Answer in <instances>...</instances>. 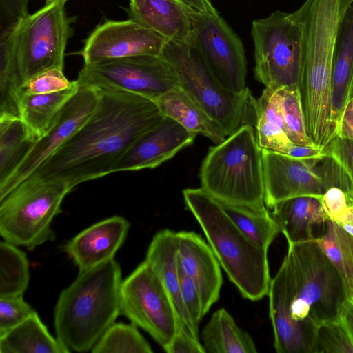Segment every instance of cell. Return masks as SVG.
Listing matches in <instances>:
<instances>
[{"label":"cell","instance_id":"obj_11","mask_svg":"<svg viewBox=\"0 0 353 353\" xmlns=\"http://www.w3.org/2000/svg\"><path fill=\"white\" fill-rule=\"evenodd\" d=\"M119 300L120 314L165 351L178 332L177 319L163 283L145 260L122 281Z\"/></svg>","mask_w":353,"mask_h":353},{"label":"cell","instance_id":"obj_19","mask_svg":"<svg viewBox=\"0 0 353 353\" xmlns=\"http://www.w3.org/2000/svg\"><path fill=\"white\" fill-rule=\"evenodd\" d=\"M130 224L120 216L99 221L71 239L63 250L78 268L84 271L113 259L123 243Z\"/></svg>","mask_w":353,"mask_h":353},{"label":"cell","instance_id":"obj_35","mask_svg":"<svg viewBox=\"0 0 353 353\" xmlns=\"http://www.w3.org/2000/svg\"><path fill=\"white\" fill-rule=\"evenodd\" d=\"M285 132L296 144L316 146L308 136L298 86L281 89Z\"/></svg>","mask_w":353,"mask_h":353},{"label":"cell","instance_id":"obj_29","mask_svg":"<svg viewBox=\"0 0 353 353\" xmlns=\"http://www.w3.org/2000/svg\"><path fill=\"white\" fill-rule=\"evenodd\" d=\"M78 88L77 83L70 89L57 92L19 95L20 119L36 140L46 132Z\"/></svg>","mask_w":353,"mask_h":353},{"label":"cell","instance_id":"obj_15","mask_svg":"<svg viewBox=\"0 0 353 353\" xmlns=\"http://www.w3.org/2000/svg\"><path fill=\"white\" fill-rule=\"evenodd\" d=\"M168 39L135 21L106 20L84 41L85 65L138 55L160 56Z\"/></svg>","mask_w":353,"mask_h":353},{"label":"cell","instance_id":"obj_41","mask_svg":"<svg viewBox=\"0 0 353 353\" xmlns=\"http://www.w3.org/2000/svg\"><path fill=\"white\" fill-rule=\"evenodd\" d=\"M330 220L336 223L346 212L352 202L342 189L331 187L319 199Z\"/></svg>","mask_w":353,"mask_h":353},{"label":"cell","instance_id":"obj_45","mask_svg":"<svg viewBox=\"0 0 353 353\" xmlns=\"http://www.w3.org/2000/svg\"><path fill=\"white\" fill-rule=\"evenodd\" d=\"M336 136L353 141V97L347 101L339 119Z\"/></svg>","mask_w":353,"mask_h":353},{"label":"cell","instance_id":"obj_28","mask_svg":"<svg viewBox=\"0 0 353 353\" xmlns=\"http://www.w3.org/2000/svg\"><path fill=\"white\" fill-rule=\"evenodd\" d=\"M202 345L209 353H255L251 336L241 329L225 309L215 311L201 334Z\"/></svg>","mask_w":353,"mask_h":353},{"label":"cell","instance_id":"obj_40","mask_svg":"<svg viewBox=\"0 0 353 353\" xmlns=\"http://www.w3.org/2000/svg\"><path fill=\"white\" fill-rule=\"evenodd\" d=\"M28 4V0H0V38L29 14Z\"/></svg>","mask_w":353,"mask_h":353},{"label":"cell","instance_id":"obj_13","mask_svg":"<svg viewBox=\"0 0 353 353\" xmlns=\"http://www.w3.org/2000/svg\"><path fill=\"white\" fill-rule=\"evenodd\" d=\"M187 12L193 40L215 77L232 92H248L245 54L239 36L219 12Z\"/></svg>","mask_w":353,"mask_h":353},{"label":"cell","instance_id":"obj_43","mask_svg":"<svg viewBox=\"0 0 353 353\" xmlns=\"http://www.w3.org/2000/svg\"><path fill=\"white\" fill-rule=\"evenodd\" d=\"M168 353H205L201 341H196L181 333H176L165 350Z\"/></svg>","mask_w":353,"mask_h":353},{"label":"cell","instance_id":"obj_2","mask_svg":"<svg viewBox=\"0 0 353 353\" xmlns=\"http://www.w3.org/2000/svg\"><path fill=\"white\" fill-rule=\"evenodd\" d=\"M64 6L45 4L0 38V117H19V92L26 81L51 68L63 70L73 21Z\"/></svg>","mask_w":353,"mask_h":353},{"label":"cell","instance_id":"obj_18","mask_svg":"<svg viewBox=\"0 0 353 353\" xmlns=\"http://www.w3.org/2000/svg\"><path fill=\"white\" fill-rule=\"evenodd\" d=\"M177 236V260L194 283L204 314L219 300L223 277L221 265L210 245L193 231H180Z\"/></svg>","mask_w":353,"mask_h":353},{"label":"cell","instance_id":"obj_33","mask_svg":"<svg viewBox=\"0 0 353 353\" xmlns=\"http://www.w3.org/2000/svg\"><path fill=\"white\" fill-rule=\"evenodd\" d=\"M30 281L24 252L7 241L0 243V297L23 296Z\"/></svg>","mask_w":353,"mask_h":353},{"label":"cell","instance_id":"obj_12","mask_svg":"<svg viewBox=\"0 0 353 353\" xmlns=\"http://www.w3.org/2000/svg\"><path fill=\"white\" fill-rule=\"evenodd\" d=\"M78 85L117 90L151 100L179 87L174 72L160 56L138 55L83 65Z\"/></svg>","mask_w":353,"mask_h":353},{"label":"cell","instance_id":"obj_4","mask_svg":"<svg viewBox=\"0 0 353 353\" xmlns=\"http://www.w3.org/2000/svg\"><path fill=\"white\" fill-rule=\"evenodd\" d=\"M183 196L221 267L241 296L252 301L268 296L272 280L268 250L250 240L203 188H186Z\"/></svg>","mask_w":353,"mask_h":353},{"label":"cell","instance_id":"obj_16","mask_svg":"<svg viewBox=\"0 0 353 353\" xmlns=\"http://www.w3.org/2000/svg\"><path fill=\"white\" fill-rule=\"evenodd\" d=\"M262 149L264 201L272 209L276 203L299 196L320 199L331 188L321 165Z\"/></svg>","mask_w":353,"mask_h":353},{"label":"cell","instance_id":"obj_34","mask_svg":"<svg viewBox=\"0 0 353 353\" xmlns=\"http://www.w3.org/2000/svg\"><path fill=\"white\" fill-rule=\"evenodd\" d=\"M134 324L114 323L91 350L93 353H152L151 346Z\"/></svg>","mask_w":353,"mask_h":353},{"label":"cell","instance_id":"obj_3","mask_svg":"<svg viewBox=\"0 0 353 353\" xmlns=\"http://www.w3.org/2000/svg\"><path fill=\"white\" fill-rule=\"evenodd\" d=\"M121 270L113 259L79 272L54 312L56 337L70 352L91 351L120 314Z\"/></svg>","mask_w":353,"mask_h":353},{"label":"cell","instance_id":"obj_9","mask_svg":"<svg viewBox=\"0 0 353 353\" xmlns=\"http://www.w3.org/2000/svg\"><path fill=\"white\" fill-rule=\"evenodd\" d=\"M72 190L64 181L30 175L0 200L1 237L29 250L53 241L52 222Z\"/></svg>","mask_w":353,"mask_h":353},{"label":"cell","instance_id":"obj_30","mask_svg":"<svg viewBox=\"0 0 353 353\" xmlns=\"http://www.w3.org/2000/svg\"><path fill=\"white\" fill-rule=\"evenodd\" d=\"M35 141L20 118H0V185L18 168Z\"/></svg>","mask_w":353,"mask_h":353},{"label":"cell","instance_id":"obj_32","mask_svg":"<svg viewBox=\"0 0 353 353\" xmlns=\"http://www.w3.org/2000/svg\"><path fill=\"white\" fill-rule=\"evenodd\" d=\"M314 240L339 273L348 299L353 300V236L328 220L324 234Z\"/></svg>","mask_w":353,"mask_h":353},{"label":"cell","instance_id":"obj_49","mask_svg":"<svg viewBox=\"0 0 353 353\" xmlns=\"http://www.w3.org/2000/svg\"><path fill=\"white\" fill-rule=\"evenodd\" d=\"M68 0H46V4H51L54 3H61L65 4Z\"/></svg>","mask_w":353,"mask_h":353},{"label":"cell","instance_id":"obj_51","mask_svg":"<svg viewBox=\"0 0 353 353\" xmlns=\"http://www.w3.org/2000/svg\"><path fill=\"white\" fill-rule=\"evenodd\" d=\"M353 97V78H352V88H351V94L350 98Z\"/></svg>","mask_w":353,"mask_h":353},{"label":"cell","instance_id":"obj_48","mask_svg":"<svg viewBox=\"0 0 353 353\" xmlns=\"http://www.w3.org/2000/svg\"><path fill=\"white\" fill-rule=\"evenodd\" d=\"M351 201V200H350ZM352 202V201H351ZM349 234L353 236V203L350 205L346 212L336 223Z\"/></svg>","mask_w":353,"mask_h":353},{"label":"cell","instance_id":"obj_7","mask_svg":"<svg viewBox=\"0 0 353 353\" xmlns=\"http://www.w3.org/2000/svg\"><path fill=\"white\" fill-rule=\"evenodd\" d=\"M201 188L221 203L266 206L262 149L251 124L211 147L200 170Z\"/></svg>","mask_w":353,"mask_h":353},{"label":"cell","instance_id":"obj_39","mask_svg":"<svg viewBox=\"0 0 353 353\" xmlns=\"http://www.w3.org/2000/svg\"><path fill=\"white\" fill-rule=\"evenodd\" d=\"M177 263L182 300L193 324L199 329L205 316L201 299L194 283L184 272L178 260Z\"/></svg>","mask_w":353,"mask_h":353},{"label":"cell","instance_id":"obj_22","mask_svg":"<svg viewBox=\"0 0 353 353\" xmlns=\"http://www.w3.org/2000/svg\"><path fill=\"white\" fill-rule=\"evenodd\" d=\"M126 12L129 19L168 40L184 41L192 35L189 14L176 0H130Z\"/></svg>","mask_w":353,"mask_h":353},{"label":"cell","instance_id":"obj_31","mask_svg":"<svg viewBox=\"0 0 353 353\" xmlns=\"http://www.w3.org/2000/svg\"><path fill=\"white\" fill-rule=\"evenodd\" d=\"M219 203L233 223L255 244L266 250L281 232L278 224L265 206L252 208Z\"/></svg>","mask_w":353,"mask_h":353},{"label":"cell","instance_id":"obj_37","mask_svg":"<svg viewBox=\"0 0 353 353\" xmlns=\"http://www.w3.org/2000/svg\"><path fill=\"white\" fill-rule=\"evenodd\" d=\"M77 85L64 75L62 69L51 68L28 79L21 87V94H41L57 92L71 88Z\"/></svg>","mask_w":353,"mask_h":353},{"label":"cell","instance_id":"obj_5","mask_svg":"<svg viewBox=\"0 0 353 353\" xmlns=\"http://www.w3.org/2000/svg\"><path fill=\"white\" fill-rule=\"evenodd\" d=\"M288 244L292 277L288 314L314 340L319 324L341 319L348 296L339 273L314 239Z\"/></svg>","mask_w":353,"mask_h":353},{"label":"cell","instance_id":"obj_8","mask_svg":"<svg viewBox=\"0 0 353 353\" xmlns=\"http://www.w3.org/2000/svg\"><path fill=\"white\" fill-rule=\"evenodd\" d=\"M173 69L179 87L199 104L228 137L256 119V101L250 91L237 94L215 77L192 36L184 41L168 40L161 54ZM252 125V124H251Z\"/></svg>","mask_w":353,"mask_h":353},{"label":"cell","instance_id":"obj_42","mask_svg":"<svg viewBox=\"0 0 353 353\" xmlns=\"http://www.w3.org/2000/svg\"><path fill=\"white\" fill-rule=\"evenodd\" d=\"M325 149L345 171L353 191V141L336 136Z\"/></svg>","mask_w":353,"mask_h":353},{"label":"cell","instance_id":"obj_6","mask_svg":"<svg viewBox=\"0 0 353 353\" xmlns=\"http://www.w3.org/2000/svg\"><path fill=\"white\" fill-rule=\"evenodd\" d=\"M353 0H305L294 11L302 31L303 54L298 88L303 107L330 108L332 68L341 23Z\"/></svg>","mask_w":353,"mask_h":353},{"label":"cell","instance_id":"obj_21","mask_svg":"<svg viewBox=\"0 0 353 353\" xmlns=\"http://www.w3.org/2000/svg\"><path fill=\"white\" fill-rule=\"evenodd\" d=\"M145 261L158 274L172 302L178 323L177 333L200 341L199 329L193 324L181 294L176 232L170 229L158 231L148 246Z\"/></svg>","mask_w":353,"mask_h":353},{"label":"cell","instance_id":"obj_36","mask_svg":"<svg viewBox=\"0 0 353 353\" xmlns=\"http://www.w3.org/2000/svg\"><path fill=\"white\" fill-rule=\"evenodd\" d=\"M312 353H353V340L341 318L316 327Z\"/></svg>","mask_w":353,"mask_h":353},{"label":"cell","instance_id":"obj_27","mask_svg":"<svg viewBox=\"0 0 353 353\" xmlns=\"http://www.w3.org/2000/svg\"><path fill=\"white\" fill-rule=\"evenodd\" d=\"M1 353H68L48 332L35 312L10 330L0 333Z\"/></svg>","mask_w":353,"mask_h":353},{"label":"cell","instance_id":"obj_14","mask_svg":"<svg viewBox=\"0 0 353 353\" xmlns=\"http://www.w3.org/2000/svg\"><path fill=\"white\" fill-rule=\"evenodd\" d=\"M46 131L37 139L15 171L0 185V200L52 155L87 121L99 100L97 89L78 85Z\"/></svg>","mask_w":353,"mask_h":353},{"label":"cell","instance_id":"obj_24","mask_svg":"<svg viewBox=\"0 0 353 353\" xmlns=\"http://www.w3.org/2000/svg\"><path fill=\"white\" fill-rule=\"evenodd\" d=\"M152 101L163 116L172 118L188 131L205 136L214 144L226 139L219 123L180 87Z\"/></svg>","mask_w":353,"mask_h":353},{"label":"cell","instance_id":"obj_25","mask_svg":"<svg viewBox=\"0 0 353 353\" xmlns=\"http://www.w3.org/2000/svg\"><path fill=\"white\" fill-rule=\"evenodd\" d=\"M353 78V2L341 23L332 68V112L336 128L350 98Z\"/></svg>","mask_w":353,"mask_h":353},{"label":"cell","instance_id":"obj_23","mask_svg":"<svg viewBox=\"0 0 353 353\" xmlns=\"http://www.w3.org/2000/svg\"><path fill=\"white\" fill-rule=\"evenodd\" d=\"M271 214L288 243L314 239V226L330 220L320 200L312 196H299L283 201L272 208Z\"/></svg>","mask_w":353,"mask_h":353},{"label":"cell","instance_id":"obj_26","mask_svg":"<svg viewBox=\"0 0 353 353\" xmlns=\"http://www.w3.org/2000/svg\"><path fill=\"white\" fill-rule=\"evenodd\" d=\"M281 89L265 88L256 100L255 130L261 148L286 154L293 143L284 129Z\"/></svg>","mask_w":353,"mask_h":353},{"label":"cell","instance_id":"obj_44","mask_svg":"<svg viewBox=\"0 0 353 353\" xmlns=\"http://www.w3.org/2000/svg\"><path fill=\"white\" fill-rule=\"evenodd\" d=\"M286 154L317 164L327 155V152L325 149L323 150L316 146L303 145L293 143Z\"/></svg>","mask_w":353,"mask_h":353},{"label":"cell","instance_id":"obj_1","mask_svg":"<svg viewBox=\"0 0 353 353\" xmlns=\"http://www.w3.org/2000/svg\"><path fill=\"white\" fill-rule=\"evenodd\" d=\"M98 91L91 116L32 174L64 181L73 189L114 173L134 142L163 117L150 99L117 90Z\"/></svg>","mask_w":353,"mask_h":353},{"label":"cell","instance_id":"obj_20","mask_svg":"<svg viewBox=\"0 0 353 353\" xmlns=\"http://www.w3.org/2000/svg\"><path fill=\"white\" fill-rule=\"evenodd\" d=\"M291 270L285 255L268 292L274 346L278 353H312L313 339L288 315Z\"/></svg>","mask_w":353,"mask_h":353},{"label":"cell","instance_id":"obj_47","mask_svg":"<svg viewBox=\"0 0 353 353\" xmlns=\"http://www.w3.org/2000/svg\"><path fill=\"white\" fill-rule=\"evenodd\" d=\"M341 318L353 340V300L347 299L343 309Z\"/></svg>","mask_w":353,"mask_h":353},{"label":"cell","instance_id":"obj_38","mask_svg":"<svg viewBox=\"0 0 353 353\" xmlns=\"http://www.w3.org/2000/svg\"><path fill=\"white\" fill-rule=\"evenodd\" d=\"M35 312L23 296L0 297V333L17 326Z\"/></svg>","mask_w":353,"mask_h":353},{"label":"cell","instance_id":"obj_46","mask_svg":"<svg viewBox=\"0 0 353 353\" xmlns=\"http://www.w3.org/2000/svg\"><path fill=\"white\" fill-rule=\"evenodd\" d=\"M186 10H193L198 12L218 13L210 0H176Z\"/></svg>","mask_w":353,"mask_h":353},{"label":"cell","instance_id":"obj_17","mask_svg":"<svg viewBox=\"0 0 353 353\" xmlns=\"http://www.w3.org/2000/svg\"><path fill=\"white\" fill-rule=\"evenodd\" d=\"M196 137L172 118L163 116L134 142L118 161L114 172L158 167L192 145Z\"/></svg>","mask_w":353,"mask_h":353},{"label":"cell","instance_id":"obj_50","mask_svg":"<svg viewBox=\"0 0 353 353\" xmlns=\"http://www.w3.org/2000/svg\"><path fill=\"white\" fill-rule=\"evenodd\" d=\"M347 195L351 200L352 203H353V191L347 193Z\"/></svg>","mask_w":353,"mask_h":353},{"label":"cell","instance_id":"obj_10","mask_svg":"<svg viewBox=\"0 0 353 353\" xmlns=\"http://www.w3.org/2000/svg\"><path fill=\"white\" fill-rule=\"evenodd\" d=\"M254 73L265 88L298 86L303 54L302 31L294 13L276 10L252 22Z\"/></svg>","mask_w":353,"mask_h":353}]
</instances>
